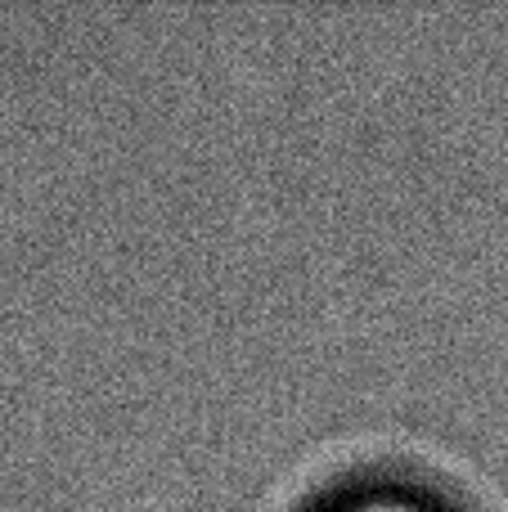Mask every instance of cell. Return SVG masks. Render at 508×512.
Segmentation results:
<instances>
[{"label":"cell","mask_w":508,"mask_h":512,"mask_svg":"<svg viewBox=\"0 0 508 512\" xmlns=\"http://www.w3.org/2000/svg\"><path fill=\"white\" fill-rule=\"evenodd\" d=\"M302 512H464L450 504V495H441L437 486L405 472H360L338 486H329L324 495H315Z\"/></svg>","instance_id":"1"}]
</instances>
